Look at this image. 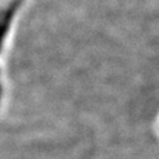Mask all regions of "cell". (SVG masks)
<instances>
[{
	"instance_id": "6da1fadb",
	"label": "cell",
	"mask_w": 159,
	"mask_h": 159,
	"mask_svg": "<svg viewBox=\"0 0 159 159\" xmlns=\"http://www.w3.org/2000/svg\"><path fill=\"white\" fill-rule=\"evenodd\" d=\"M21 0H13V2L0 13V44H2L3 39L7 34V30H8V26L14 16V13L15 10L18 9L19 4H20Z\"/></svg>"
}]
</instances>
